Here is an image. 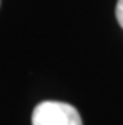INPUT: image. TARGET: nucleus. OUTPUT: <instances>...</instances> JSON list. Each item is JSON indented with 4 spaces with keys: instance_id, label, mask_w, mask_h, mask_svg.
Returning <instances> with one entry per match:
<instances>
[{
    "instance_id": "nucleus-1",
    "label": "nucleus",
    "mask_w": 123,
    "mask_h": 125,
    "mask_svg": "<svg viewBox=\"0 0 123 125\" xmlns=\"http://www.w3.org/2000/svg\"><path fill=\"white\" fill-rule=\"evenodd\" d=\"M32 125H82V117L72 104L43 101L34 109Z\"/></svg>"
},
{
    "instance_id": "nucleus-2",
    "label": "nucleus",
    "mask_w": 123,
    "mask_h": 125,
    "mask_svg": "<svg viewBox=\"0 0 123 125\" xmlns=\"http://www.w3.org/2000/svg\"><path fill=\"white\" fill-rule=\"evenodd\" d=\"M115 16L118 21L120 27L123 29V0H117V7H115Z\"/></svg>"
}]
</instances>
